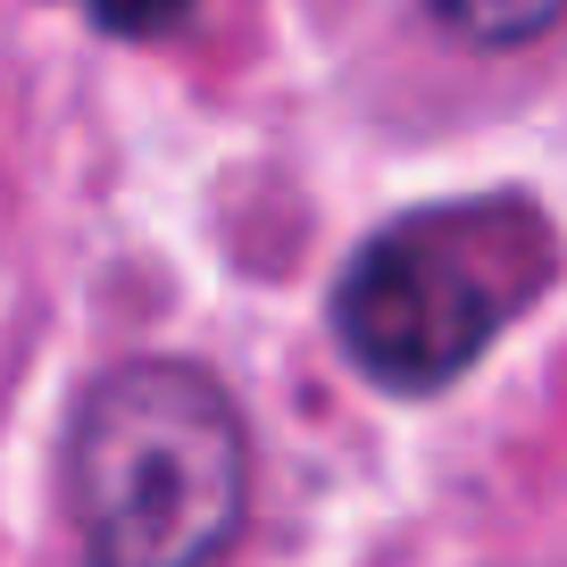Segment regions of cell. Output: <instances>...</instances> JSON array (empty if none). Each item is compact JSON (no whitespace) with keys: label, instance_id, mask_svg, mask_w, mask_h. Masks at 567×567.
<instances>
[{"label":"cell","instance_id":"cell-4","mask_svg":"<svg viewBox=\"0 0 567 567\" xmlns=\"http://www.w3.org/2000/svg\"><path fill=\"white\" fill-rule=\"evenodd\" d=\"M109 34H159V25L184 18V0H84Z\"/></svg>","mask_w":567,"mask_h":567},{"label":"cell","instance_id":"cell-3","mask_svg":"<svg viewBox=\"0 0 567 567\" xmlns=\"http://www.w3.org/2000/svg\"><path fill=\"white\" fill-rule=\"evenodd\" d=\"M567 0H443V18L460 25L467 42H534Z\"/></svg>","mask_w":567,"mask_h":567},{"label":"cell","instance_id":"cell-1","mask_svg":"<svg viewBox=\"0 0 567 567\" xmlns=\"http://www.w3.org/2000/svg\"><path fill=\"white\" fill-rule=\"evenodd\" d=\"M68 509L109 567H193L243 517V417L200 368L134 359L84 392L68 434Z\"/></svg>","mask_w":567,"mask_h":567},{"label":"cell","instance_id":"cell-2","mask_svg":"<svg viewBox=\"0 0 567 567\" xmlns=\"http://www.w3.org/2000/svg\"><path fill=\"white\" fill-rule=\"evenodd\" d=\"M550 226L526 200H460L384 226L334 292L351 359L392 392H434L550 284Z\"/></svg>","mask_w":567,"mask_h":567}]
</instances>
